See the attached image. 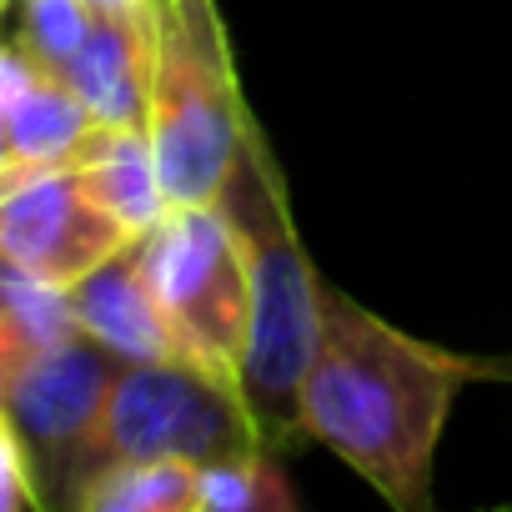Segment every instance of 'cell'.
I'll use <instances>...</instances> for the list:
<instances>
[{"instance_id":"obj_3","label":"cell","mask_w":512,"mask_h":512,"mask_svg":"<svg viewBox=\"0 0 512 512\" xmlns=\"http://www.w3.org/2000/svg\"><path fill=\"white\" fill-rule=\"evenodd\" d=\"M151 21V146L171 206H211L246 141V101L216 0H176Z\"/></svg>"},{"instance_id":"obj_4","label":"cell","mask_w":512,"mask_h":512,"mask_svg":"<svg viewBox=\"0 0 512 512\" xmlns=\"http://www.w3.org/2000/svg\"><path fill=\"white\" fill-rule=\"evenodd\" d=\"M136 256L186 347V362L241 397L251 347V267L226 211L216 201L171 206L166 221L136 236Z\"/></svg>"},{"instance_id":"obj_6","label":"cell","mask_w":512,"mask_h":512,"mask_svg":"<svg viewBox=\"0 0 512 512\" xmlns=\"http://www.w3.org/2000/svg\"><path fill=\"white\" fill-rule=\"evenodd\" d=\"M131 241L136 231L96 201L76 166H46L0 191V256L51 287H76Z\"/></svg>"},{"instance_id":"obj_7","label":"cell","mask_w":512,"mask_h":512,"mask_svg":"<svg viewBox=\"0 0 512 512\" xmlns=\"http://www.w3.org/2000/svg\"><path fill=\"white\" fill-rule=\"evenodd\" d=\"M121 357L96 342L91 332H76L56 342L51 352L31 357L26 367L0 377V397H6V427L31 447L36 472L61 467L71 472L86 437L96 432L111 382L121 377Z\"/></svg>"},{"instance_id":"obj_9","label":"cell","mask_w":512,"mask_h":512,"mask_svg":"<svg viewBox=\"0 0 512 512\" xmlns=\"http://www.w3.org/2000/svg\"><path fill=\"white\" fill-rule=\"evenodd\" d=\"M66 292H71V312L81 332L106 342L121 362H186V347L141 272L136 241Z\"/></svg>"},{"instance_id":"obj_2","label":"cell","mask_w":512,"mask_h":512,"mask_svg":"<svg viewBox=\"0 0 512 512\" xmlns=\"http://www.w3.org/2000/svg\"><path fill=\"white\" fill-rule=\"evenodd\" d=\"M226 221L241 236L246 267H251V347H246V382L241 397L256 417L267 452H277L302 432V382L322 337V282L307 262V251L292 226L282 171L246 121L241 156L216 196Z\"/></svg>"},{"instance_id":"obj_13","label":"cell","mask_w":512,"mask_h":512,"mask_svg":"<svg viewBox=\"0 0 512 512\" xmlns=\"http://www.w3.org/2000/svg\"><path fill=\"white\" fill-rule=\"evenodd\" d=\"M76 332L81 322L71 312V292L6 262V272H0V377Z\"/></svg>"},{"instance_id":"obj_17","label":"cell","mask_w":512,"mask_h":512,"mask_svg":"<svg viewBox=\"0 0 512 512\" xmlns=\"http://www.w3.org/2000/svg\"><path fill=\"white\" fill-rule=\"evenodd\" d=\"M176 0H146V16H161V11H171Z\"/></svg>"},{"instance_id":"obj_14","label":"cell","mask_w":512,"mask_h":512,"mask_svg":"<svg viewBox=\"0 0 512 512\" xmlns=\"http://www.w3.org/2000/svg\"><path fill=\"white\" fill-rule=\"evenodd\" d=\"M297 497L267 447L201 467V512H292Z\"/></svg>"},{"instance_id":"obj_5","label":"cell","mask_w":512,"mask_h":512,"mask_svg":"<svg viewBox=\"0 0 512 512\" xmlns=\"http://www.w3.org/2000/svg\"><path fill=\"white\" fill-rule=\"evenodd\" d=\"M251 447L267 442L256 432L251 407L231 387H221L191 362H126L71 472L91 477L106 462H146V457H181L206 467Z\"/></svg>"},{"instance_id":"obj_8","label":"cell","mask_w":512,"mask_h":512,"mask_svg":"<svg viewBox=\"0 0 512 512\" xmlns=\"http://www.w3.org/2000/svg\"><path fill=\"white\" fill-rule=\"evenodd\" d=\"M0 86H6L0 91V191H6L31 171L66 166L96 116L21 41H11L0 56Z\"/></svg>"},{"instance_id":"obj_12","label":"cell","mask_w":512,"mask_h":512,"mask_svg":"<svg viewBox=\"0 0 512 512\" xmlns=\"http://www.w3.org/2000/svg\"><path fill=\"white\" fill-rule=\"evenodd\" d=\"M81 512H201V467L181 457L106 462L71 492Z\"/></svg>"},{"instance_id":"obj_1","label":"cell","mask_w":512,"mask_h":512,"mask_svg":"<svg viewBox=\"0 0 512 512\" xmlns=\"http://www.w3.org/2000/svg\"><path fill=\"white\" fill-rule=\"evenodd\" d=\"M502 372L442 352L327 287L322 337L302 382V432L362 472L397 512H417L427 507L432 457L457 392Z\"/></svg>"},{"instance_id":"obj_16","label":"cell","mask_w":512,"mask_h":512,"mask_svg":"<svg viewBox=\"0 0 512 512\" xmlns=\"http://www.w3.org/2000/svg\"><path fill=\"white\" fill-rule=\"evenodd\" d=\"M96 21H146V0H86Z\"/></svg>"},{"instance_id":"obj_11","label":"cell","mask_w":512,"mask_h":512,"mask_svg":"<svg viewBox=\"0 0 512 512\" xmlns=\"http://www.w3.org/2000/svg\"><path fill=\"white\" fill-rule=\"evenodd\" d=\"M66 166H76L81 181L96 191V201L111 216H121L136 236H146L171 211L166 186H161V166H156V146H151V131L146 126L96 121L81 136V146L71 151Z\"/></svg>"},{"instance_id":"obj_10","label":"cell","mask_w":512,"mask_h":512,"mask_svg":"<svg viewBox=\"0 0 512 512\" xmlns=\"http://www.w3.org/2000/svg\"><path fill=\"white\" fill-rule=\"evenodd\" d=\"M56 76L96 121L151 131V21H96Z\"/></svg>"},{"instance_id":"obj_15","label":"cell","mask_w":512,"mask_h":512,"mask_svg":"<svg viewBox=\"0 0 512 512\" xmlns=\"http://www.w3.org/2000/svg\"><path fill=\"white\" fill-rule=\"evenodd\" d=\"M91 26H96V16H91L86 0H21V31H16V41L46 71H61L81 51Z\"/></svg>"}]
</instances>
